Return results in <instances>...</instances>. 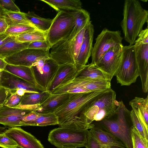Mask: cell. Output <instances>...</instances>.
<instances>
[{"instance_id":"1","label":"cell","mask_w":148,"mask_h":148,"mask_svg":"<svg viewBox=\"0 0 148 148\" xmlns=\"http://www.w3.org/2000/svg\"><path fill=\"white\" fill-rule=\"evenodd\" d=\"M110 88L88 92L71 93L69 98L54 112L60 127L75 130L90 129L95 125L89 123L84 113L90 101Z\"/></svg>"},{"instance_id":"2","label":"cell","mask_w":148,"mask_h":148,"mask_svg":"<svg viewBox=\"0 0 148 148\" xmlns=\"http://www.w3.org/2000/svg\"><path fill=\"white\" fill-rule=\"evenodd\" d=\"M123 15L120 25L124 38L129 45H133L145 24L148 23V11L142 7L138 0H125Z\"/></svg>"},{"instance_id":"3","label":"cell","mask_w":148,"mask_h":148,"mask_svg":"<svg viewBox=\"0 0 148 148\" xmlns=\"http://www.w3.org/2000/svg\"><path fill=\"white\" fill-rule=\"evenodd\" d=\"M116 98V92L111 88L90 101L84 114L88 122L90 124L113 116L119 104Z\"/></svg>"},{"instance_id":"4","label":"cell","mask_w":148,"mask_h":148,"mask_svg":"<svg viewBox=\"0 0 148 148\" xmlns=\"http://www.w3.org/2000/svg\"><path fill=\"white\" fill-rule=\"evenodd\" d=\"M129 110L122 101L119 102L115 114L116 119L111 117L96 121L94 124L110 133L121 141L126 148H132L130 130L127 125L126 114Z\"/></svg>"},{"instance_id":"5","label":"cell","mask_w":148,"mask_h":148,"mask_svg":"<svg viewBox=\"0 0 148 148\" xmlns=\"http://www.w3.org/2000/svg\"><path fill=\"white\" fill-rule=\"evenodd\" d=\"M88 130H75L61 127L49 133L48 140L57 148H78L85 147Z\"/></svg>"},{"instance_id":"6","label":"cell","mask_w":148,"mask_h":148,"mask_svg":"<svg viewBox=\"0 0 148 148\" xmlns=\"http://www.w3.org/2000/svg\"><path fill=\"white\" fill-rule=\"evenodd\" d=\"M115 76L118 83L126 86L135 83L139 76L133 45L123 46L121 61Z\"/></svg>"},{"instance_id":"7","label":"cell","mask_w":148,"mask_h":148,"mask_svg":"<svg viewBox=\"0 0 148 148\" xmlns=\"http://www.w3.org/2000/svg\"><path fill=\"white\" fill-rule=\"evenodd\" d=\"M76 11L61 10L53 19L47 34V40L51 47L73 29L75 24Z\"/></svg>"},{"instance_id":"8","label":"cell","mask_w":148,"mask_h":148,"mask_svg":"<svg viewBox=\"0 0 148 148\" xmlns=\"http://www.w3.org/2000/svg\"><path fill=\"white\" fill-rule=\"evenodd\" d=\"M143 91H148V27L143 29L134 44Z\"/></svg>"},{"instance_id":"9","label":"cell","mask_w":148,"mask_h":148,"mask_svg":"<svg viewBox=\"0 0 148 148\" xmlns=\"http://www.w3.org/2000/svg\"><path fill=\"white\" fill-rule=\"evenodd\" d=\"M121 31L104 28L95 39L91 53V63L95 65L110 48L122 44L123 38Z\"/></svg>"},{"instance_id":"10","label":"cell","mask_w":148,"mask_h":148,"mask_svg":"<svg viewBox=\"0 0 148 148\" xmlns=\"http://www.w3.org/2000/svg\"><path fill=\"white\" fill-rule=\"evenodd\" d=\"M76 36L73 29L51 47L50 53V58L58 65L75 64L73 55Z\"/></svg>"},{"instance_id":"11","label":"cell","mask_w":148,"mask_h":148,"mask_svg":"<svg viewBox=\"0 0 148 148\" xmlns=\"http://www.w3.org/2000/svg\"><path fill=\"white\" fill-rule=\"evenodd\" d=\"M59 66L51 58L42 59L34 63L31 68L37 85L46 91Z\"/></svg>"},{"instance_id":"12","label":"cell","mask_w":148,"mask_h":148,"mask_svg":"<svg viewBox=\"0 0 148 148\" xmlns=\"http://www.w3.org/2000/svg\"><path fill=\"white\" fill-rule=\"evenodd\" d=\"M123 46L122 44L110 48L95 65L108 76L110 81L120 65Z\"/></svg>"},{"instance_id":"13","label":"cell","mask_w":148,"mask_h":148,"mask_svg":"<svg viewBox=\"0 0 148 148\" xmlns=\"http://www.w3.org/2000/svg\"><path fill=\"white\" fill-rule=\"evenodd\" d=\"M50 58L49 51L27 48L4 60L8 64L31 67L39 60Z\"/></svg>"},{"instance_id":"14","label":"cell","mask_w":148,"mask_h":148,"mask_svg":"<svg viewBox=\"0 0 148 148\" xmlns=\"http://www.w3.org/2000/svg\"><path fill=\"white\" fill-rule=\"evenodd\" d=\"M0 87L15 92L17 89H23L28 92H40L45 90L42 88L30 83L6 71H2Z\"/></svg>"},{"instance_id":"15","label":"cell","mask_w":148,"mask_h":148,"mask_svg":"<svg viewBox=\"0 0 148 148\" xmlns=\"http://www.w3.org/2000/svg\"><path fill=\"white\" fill-rule=\"evenodd\" d=\"M94 32V26L91 21L85 29L83 42L75 62V64L78 71L86 65L91 56Z\"/></svg>"},{"instance_id":"16","label":"cell","mask_w":148,"mask_h":148,"mask_svg":"<svg viewBox=\"0 0 148 148\" xmlns=\"http://www.w3.org/2000/svg\"><path fill=\"white\" fill-rule=\"evenodd\" d=\"M4 132L23 148H44L39 140L18 127L9 128Z\"/></svg>"},{"instance_id":"17","label":"cell","mask_w":148,"mask_h":148,"mask_svg":"<svg viewBox=\"0 0 148 148\" xmlns=\"http://www.w3.org/2000/svg\"><path fill=\"white\" fill-rule=\"evenodd\" d=\"M78 72L75 64L59 65L55 75L47 90L51 93L59 86L76 77Z\"/></svg>"},{"instance_id":"18","label":"cell","mask_w":148,"mask_h":148,"mask_svg":"<svg viewBox=\"0 0 148 148\" xmlns=\"http://www.w3.org/2000/svg\"><path fill=\"white\" fill-rule=\"evenodd\" d=\"M71 93L53 94L50 96L38 107L34 111L37 114H45L54 112L69 98Z\"/></svg>"},{"instance_id":"19","label":"cell","mask_w":148,"mask_h":148,"mask_svg":"<svg viewBox=\"0 0 148 148\" xmlns=\"http://www.w3.org/2000/svg\"><path fill=\"white\" fill-rule=\"evenodd\" d=\"M89 131L101 143L109 148H125L122 143L114 136L95 125Z\"/></svg>"},{"instance_id":"20","label":"cell","mask_w":148,"mask_h":148,"mask_svg":"<svg viewBox=\"0 0 148 148\" xmlns=\"http://www.w3.org/2000/svg\"><path fill=\"white\" fill-rule=\"evenodd\" d=\"M132 110L147 129L148 127V96L146 98L135 97L129 102Z\"/></svg>"},{"instance_id":"21","label":"cell","mask_w":148,"mask_h":148,"mask_svg":"<svg viewBox=\"0 0 148 148\" xmlns=\"http://www.w3.org/2000/svg\"><path fill=\"white\" fill-rule=\"evenodd\" d=\"M30 42L17 41L14 37L0 47V58L4 59L24 49H27Z\"/></svg>"},{"instance_id":"22","label":"cell","mask_w":148,"mask_h":148,"mask_svg":"<svg viewBox=\"0 0 148 148\" xmlns=\"http://www.w3.org/2000/svg\"><path fill=\"white\" fill-rule=\"evenodd\" d=\"M4 70L30 83L39 86L35 81L31 67L20 65H14L7 64Z\"/></svg>"},{"instance_id":"23","label":"cell","mask_w":148,"mask_h":148,"mask_svg":"<svg viewBox=\"0 0 148 148\" xmlns=\"http://www.w3.org/2000/svg\"><path fill=\"white\" fill-rule=\"evenodd\" d=\"M58 12L61 10L76 11L81 9L82 3L79 0H40Z\"/></svg>"},{"instance_id":"24","label":"cell","mask_w":148,"mask_h":148,"mask_svg":"<svg viewBox=\"0 0 148 148\" xmlns=\"http://www.w3.org/2000/svg\"><path fill=\"white\" fill-rule=\"evenodd\" d=\"M51 94L47 90L40 92H25L22 96L20 103L18 105L29 106L40 104L43 102Z\"/></svg>"},{"instance_id":"25","label":"cell","mask_w":148,"mask_h":148,"mask_svg":"<svg viewBox=\"0 0 148 148\" xmlns=\"http://www.w3.org/2000/svg\"><path fill=\"white\" fill-rule=\"evenodd\" d=\"M76 77L103 79L111 82L106 73L91 63L86 65L78 71Z\"/></svg>"},{"instance_id":"26","label":"cell","mask_w":148,"mask_h":148,"mask_svg":"<svg viewBox=\"0 0 148 148\" xmlns=\"http://www.w3.org/2000/svg\"><path fill=\"white\" fill-rule=\"evenodd\" d=\"M1 18L5 20L9 27L21 24H32L25 17V13L21 11L14 12L3 8L0 16Z\"/></svg>"},{"instance_id":"27","label":"cell","mask_w":148,"mask_h":148,"mask_svg":"<svg viewBox=\"0 0 148 148\" xmlns=\"http://www.w3.org/2000/svg\"><path fill=\"white\" fill-rule=\"evenodd\" d=\"M28 21L36 29L42 32H47L50 28L53 19L41 17L33 12L25 13Z\"/></svg>"},{"instance_id":"28","label":"cell","mask_w":148,"mask_h":148,"mask_svg":"<svg viewBox=\"0 0 148 148\" xmlns=\"http://www.w3.org/2000/svg\"><path fill=\"white\" fill-rule=\"evenodd\" d=\"M47 32H45L37 29L22 34L15 37L16 39L21 42H31L37 41L47 40Z\"/></svg>"},{"instance_id":"29","label":"cell","mask_w":148,"mask_h":148,"mask_svg":"<svg viewBox=\"0 0 148 148\" xmlns=\"http://www.w3.org/2000/svg\"><path fill=\"white\" fill-rule=\"evenodd\" d=\"M38 114L37 117L29 123L27 126H44L58 125V117L54 112L45 114Z\"/></svg>"},{"instance_id":"30","label":"cell","mask_w":148,"mask_h":148,"mask_svg":"<svg viewBox=\"0 0 148 148\" xmlns=\"http://www.w3.org/2000/svg\"><path fill=\"white\" fill-rule=\"evenodd\" d=\"M76 13L75 24L73 31L77 35L91 21L90 14L86 10L82 8L76 11Z\"/></svg>"},{"instance_id":"31","label":"cell","mask_w":148,"mask_h":148,"mask_svg":"<svg viewBox=\"0 0 148 148\" xmlns=\"http://www.w3.org/2000/svg\"><path fill=\"white\" fill-rule=\"evenodd\" d=\"M27 114H14L0 117V124L10 128L21 126L20 121L23 117Z\"/></svg>"},{"instance_id":"32","label":"cell","mask_w":148,"mask_h":148,"mask_svg":"<svg viewBox=\"0 0 148 148\" xmlns=\"http://www.w3.org/2000/svg\"><path fill=\"white\" fill-rule=\"evenodd\" d=\"M36 29L32 24H21L9 27L5 32L10 36L16 37Z\"/></svg>"},{"instance_id":"33","label":"cell","mask_w":148,"mask_h":148,"mask_svg":"<svg viewBox=\"0 0 148 148\" xmlns=\"http://www.w3.org/2000/svg\"><path fill=\"white\" fill-rule=\"evenodd\" d=\"M130 132L132 148H148V141L141 136L133 126Z\"/></svg>"},{"instance_id":"34","label":"cell","mask_w":148,"mask_h":148,"mask_svg":"<svg viewBox=\"0 0 148 148\" xmlns=\"http://www.w3.org/2000/svg\"><path fill=\"white\" fill-rule=\"evenodd\" d=\"M130 117L133 124V126L137 130L140 134L148 141V130L132 110L130 111Z\"/></svg>"},{"instance_id":"35","label":"cell","mask_w":148,"mask_h":148,"mask_svg":"<svg viewBox=\"0 0 148 148\" xmlns=\"http://www.w3.org/2000/svg\"><path fill=\"white\" fill-rule=\"evenodd\" d=\"M32 111L33 110L16 108H10L3 105L0 108V117L14 114H28Z\"/></svg>"},{"instance_id":"36","label":"cell","mask_w":148,"mask_h":148,"mask_svg":"<svg viewBox=\"0 0 148 148\" xmlns=\"http://www.w3.org/2000/svg\"><path fill=\"white\" fill-rule=\"evenodd\" d=\"M89 23L79 32L75 38L73 55L75 62L78 56L80 49L83 42L85 29Z\"/></svg>"},{"instance_id":"37","label":"cell","mask_w":148,"mask_h":148,"mask_svg":"<svg viewBox=\"0 0 148 148\" xmlns=\"http://www.w3.org/2000/svg\"><path fill=\"white\" fill-rule=\"evenodd\" d=\"M18 145L13 140L6 135L4 132L0 133V147L3 148H14Z\"/></svg>"},{"instance_id":"38","label":"cell","mask_w":148,"mask_h":148,"mask_svg":"<svg viewBox=\"0 0 148 148\" xmlns=\"http://www.w3.org/2000/svg\"><path fill=\"white\" fill-rule=\"evenodd\" d=\"M86 148H109L102 145L92 134L89 130L85 146Z\"/></svg>"},{"instance_id":"39","label":"cell","mask_w":148,"mask_h":148,"mask_svg":"<svg viewBox=\"0 0 148 148\" xmlns=\"http://www.w3.org/2000/svg\"><path fill=\"white\" fill-rule=\"evenodd\" d=\"M10 95L4 102L3 106L10 108H14L19 104L22 96L18 95L15 92L10 91Z\"/></svg>"},{"instance_id":"40","label":"cell","mask_w":148,"mask_h":148,"mask_svg":"<svg viewBox=\"0 0 148 148\" xmlns=\"http://www.w3.org/2000/svg\"><path fill=\"white\" fill-rule=\"evenodd\" d=\"M50 45L47 40L37 41L30 42L27 48L49 51Z\"/></svg>"},{"instance_id":"41","label":"cell","mask_w":148,"mask_h":148,"mask_svg":"<svg viewBox=\"0 0 148 148\" xmlns=\"http://www.w3.org/2000/svg\"><path fill=\"white\" fill-rule=\"evenodd\" d=\"M0 4L4 9L8 10L14 12L20 11L19 8L12 0H0Z\"/></svg>"},{"instance_id":"42","label":"cell","mask_w":148,"mask_h":148,"mask_svg":"<svg viewBox=\"0 0 148 148\" xmlns=\"http://www.w3.org/2000/svg\"><path fill=\"white\" fill-rule=\"evenodd\" d=\"M10 95V91L9 90L0 87V104H3Z\"/></svg>"},{"instance_id":"43","label":"cell","mask_w":148,"mask_h":148,"mask_svg":"<svg viewBox=\"0 0 148 148\" xmlns=\"http://www.w3.org/2000/svg\"><path fill=\"white\" fill-rule=\"evenodd\" d=\"M14 36H10L6 32L0 34V47L5 43L12 39Z\"/></svg>"},{"instance_id":"44","label":"cell","mask_w":148,"mask_h":148,"mask_svg":"<svg viewBox=\"0 0 148 148\" xmlns=\"http://www.w3.org/2000/svg\"><path fill=\"white\" fill-rule=\"evenodd\" d=\"M8 27L5 20L3 18H0V34L5 32Z\"/></svg>"},{"instance_id":"45","label":"cell","mask_w":148,"mask_h":148,"mask_svg":"<svg viewBox=\"0 0 148 148\" xmlns=\"http://www.w3.org/2000/svg\"><path fill=\"white\" fill-rule=\"evenodd\" d=\"M7 64L4 59L0 58V70H4Z\"/></svg>"},{"instance_id":"46","label":"cell","mask_w":148,"mask_h":148,"mask_svg":"<svg viewBox=\"0 0 148 148\" xmlns=\"http://www.w3.org/2000/svg\"><path fill=\"white\" fill-rule=\"evenodd\" d=\"M26 92H28L23 89H17L15 92L18 95L21 96H22Z\"/></svg>"},{"instance_id":"47","label":"cell","mask_w":148,"mask_h":148,"mask_svg":"<svg viewBox=\"0 0 148 148\" xmlns=\"http://www.w3.org/2000/svg\"><path fill=\"white\" fill-rule=\"evenodd\" d=\"M3 8H4L0 4V18L2 12V11Z\"/></svg>"},{"instance_id":"48","label":"cell","mask_w":148,"mask_h":148,"mask_svg":"<svg viewBox=\"0 0 148 148\" xmlns=\"http://www.w3.org/2000/svg\"><path fill=\"white\" fill-rule=\"evenodd\" d=\"M4 128L3 127L0 126V131L2 130H3Z\"/></svg>"},{"instance_id":"49","label":"cell","mask_w":148,"mask_h":148,"mask_svg":"<svg viewBox=\"0 0 148 148\" xmlns=\"http://www.w3.org/2000/svg\"><path fill=\"white\" fill-rule=\"evenodd\" d=\"M14 148H23L18 145L17 146H16V147Z\"/></svg>"},{"instance_id":"50","label":"cell","mask_w":148,"mask_h":148,"mask_svg":"<svg viewBox=\"0 0 148 148\" xmlns=\"http://www.w3.org/2000/svg\"><path fill=\"white\" fill-rule=\"evenodd\" d=\"M1 72H2V71L1 70H0V79L1 78Z\"/></svg>"},{"instance_id":"51","label":"cell","mask_w":148,"mask_h":148,"mask_svg":"<svg viewBox=\"0 0 148 148\" xmlns=\"http://www.w3.org/2000/svg\"><path fill=\"white\" fill-rule=\"evenodd\" d=\"M3 104H0V108L3 106Z\"/></svg>"},{"instance_id":"52","label":"cell","mask_w":148,"mask_h":148,"mask_svg":"<svg viewBox=\"0 0 148 148\" xmlns=\"http://www.w3.org/2000/svg\"><path fill=\"white\" fill-rule=\"evenodd\" d=\"M2 132V131H0V132Z\"/></svg>"}]
</instances>
